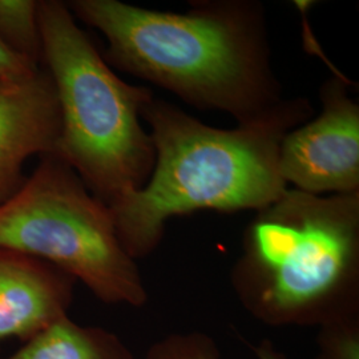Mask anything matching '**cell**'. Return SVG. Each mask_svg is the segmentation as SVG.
<instances>
[{
    "instance_id": "7",
    "label": "cell",
    "mask_w": 359,
    "mask_h": 359,
    "mask_svg": "<svg viewBox=\"0 0 359 359\" xmlns=\"http://www.w3.org/2000/svg\"><path fill=\"white\" fill-rule=\"evenodd\" d=\"M59 133V103L47 71L0 90V204L23 185L29 157L55 154Z\"/></svg>"
},
{
    "instance_id": "8",
    "label": "cell",
    "mask_w": 359,
    "mask_h": 359,
    "mask_svg": "<svg viewBox=\"0 0 359 359\" xmlns=\"http://www.w3.org/2000/svg\"><path fill=\"white\" fill-rule=\"evenodd\" d=\"M74 283L53 265L0 248V342H26L68 316Z\"/></svg>"
},
{
    "instance_id": "5",
    "label": "cell",
    "mask_w": 359,
    "mask_h": 359,
    "mask_svg": "<svg viewBox=\"0 0 359 359\" xmlns=\"http://www.w3.org/2000/svg\"><path fill=\"white\" fill-rule=\"evenodd\" d=\"M0 248L38 258L111 305L142 306L140 270L116 233L109 208L56 156L0 204Z\"/></svg>"
},
{
    "instance_id": "1",
    "label": "cell",
    "mask_w": 359,
    "mask_h": 359,
    "mask_svg": "<svg viewBox=\"0 0 359 359\" xmlns=\"http://www.w3.org/2000/svg\"><path fill=\"white\" fill-rule=\"evenodd\" d=\"M76 20L107 39V62L238 124L283 100L270 55L265 8L257 0L192 1L188 13L118 0L67 3Z\"/></svg>"
},
{
    "instance_id": "10",
    "label": "cell",
    "mask_w": 359,
    "mask_h": 359,
    "mask_svg": "<svg viewBox=\"0 0 359 359\" xmlns=\"http://www.w3.org/2000/svg\"><path fill=\"white\" fill-rule=\"evenodd\" d=\"M0 40L16 55L39 65L41 59L39 1L0 0Z\"/></svg>"
},
{
    "instance_id": "14",
    "label": "cell",
    "mask_w": 359,
    "mask_h": 359,
    "mask_svg": "<svg viewBox=\"0 0 359 359\" xmlns=\"http://www.w3.org/2000/svg\"><path fill=\"white\" fill-rule=\"evenodd\" d=\"M4 86H7V84H4V83H3V81H0V90H1V88H3V87H4Z\"/></svg>"
},
{
    "instance_id": "9",
    "label": "cell",
    "mask_w": 359,
    "mask_h": 359,
    "mask_svg": "<svg viewBox=\"0 0 359 359\" xmlns=\"http://www.w3.org/2000/svg\"><path fill=\"white\" fill-rule=\"evenodd\" d=\"M7 359L135 358L116 334L79 325L65 316L26 341Z\"/></svg>"
},
{
    "instance_id": "13",
    "label": "cell",
    "mask_w": 359,
    "mask_h": 359,
    "mask_svg": "<svg viewBox=\"0 0 359 359\" xmlns=\"http://www.w3.org/2000/svg\"><path fill=\"white\" fill-rule=\"evenodd\" d=\"M39 71V65L16 55L0 40V81L4 84L20 83L35 76Z\"/></svg>"
},
{
    "instance_id": "6",
    "label": "cell",
    "mask_w": 359,
    "mask_h": 359,
    "mask_svg": "<svg viewBox=\"0 0 359 359\" xmlns=\"http://www.w3.org/2000/svg\"><path fill=\"white\" fill-rule=\"evenodd\" d=\"M348 86L337 72L325 80L321 114L285 135L278 168L292 189L316 196L359 193V104Z\"/></svg>"
},
{
    "instance_id": "3",
    "label": "cell",
    "mask_w": 359,
    "mask_h": 359,
    "mask_svg": "<svg viewBox=\"0 0 359 359\" xmlns=\"http://www.w3.org/2000/svg\"><path fill=\"white\" fill-rule=\"evenodd\" d=\"M231 283L270 326H321L359 313V193L287 188L246 226Z\"/></svg>"
},
{
    "instance_id": "4",
    "label": "cell",
    "mask_w": 359,
    "mask_h": 359,
    "mask_svg": "<svg viewBox=\"0 0 359 359\" xmlns=\"http://www.w3.org/2000/svg\"><path fill=\"white\" fill-rule=\"evenodd\" d=\"M39 26L60 111L53 156L111 206L142 189L154 172V142L142 126V109L154 93L116 75L67 3L39 1Z\"/></svg>"
},
{
    "instance_id": "12",
    "label": "cell",
    "mask_w": 359,
    "mask_h": 359,
    "mask_svg": "<svg viewBox=\"0 0 359 359\" xmlns=\"http://www.w3.org/2000/svg\"><path fill=\"white\" fill-rule=\"evenodd\" d=\"M318 327L317 359H359V313L335 318Z\"/></svg>"
},
{
    "instance_id": "11",
    "label": "cell",
    "mask_w": 359,
    "mask_h": 359,
    "mask_svg": "<svg viewBox=\"0 0 359 359\" xmlns=\"http://www.w3.org/2000/svg\"><path fill=\"white\" fill-rule=\"evenodd\" d=\"M258 359H289L270 341L256 347ZM147 359H219L217 346L203 334H175L149 348Z\"/></svg>"
},
{
    "instance_id": "2",
    "label": "cell",
    "mask_w": 359,
    "mask_h": 359,
    "mask_svg": "<svg viewBox=\"0 0 359 359\" xmlns=\"http://www.w3.org/2000/svg\"><path fill=\"white\" fill-rule=\"evenodd\" d=\"M308 99H283L236 128L206 126L154 96L142 107L151 127L154 172L142 189L109 208L116 233L133 259L149 256L172 217L200 210H259L289 188L278 168L285 135L313 117Z\"/></svg>"
}]
</instances>
